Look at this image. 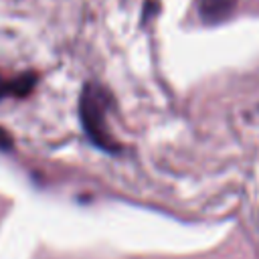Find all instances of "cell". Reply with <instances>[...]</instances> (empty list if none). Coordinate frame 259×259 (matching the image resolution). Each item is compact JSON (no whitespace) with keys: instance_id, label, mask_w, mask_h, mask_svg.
Here are the masks:
<instances>
[{"instance_id":"6da1fadb","label":"cell","mask_w":259,"mask_h":259,"mask_svg":"<svg viewBox=\"0 0 259 259\" xmlns=\"http://www.w3.org/2000/svg\"><path fill=\"white\" fill-rule=\"evenodd\" d=\"M111 107L109 93L95 83H87L79 97V117L87 138L105 152H117L119 146L107 127V111Z\"/></svg>"},{"instance_id":"7a4b0ae2","label":"cell","mask_w":259,"mask_h":259,"mask_svg":"<svg viewBox=\"0 0 259 259\" xmlns=\"http://www.w3.org/2000/svg\"><path fill=\"white\" fill-rule=\"evenodd\" d=\"M237 0H198V14L206 24H221L235 12Z\"/></svg>"},{"instance_id":"3957f363","label":"cell","mask_w":259,"mask_h":259,"mask_svg":"<svg viewBox=\"0 0 259 259\" xmlns=\"http://www.w3.org/2000/svg\"><path fill=\"white\" fill-rule=\"evenodd\" d=\"M36 85L34 73H22L16 77H2L0 75V99L4 97H24Z\"/></svg>"},{"instance_id":"277c9868","label":"cell","mask_w":259,"mask_h":259,"mask_svg":"<svg viewBox=\"0 0 259 259\" xmlns=\"http://www.w3.org/2000/svg\"><path fill=\"white\" fill-rule=\"evenodd\" d=\"M8 150H12V138L4 127H0V152H8Z\"/></svg>"}]
</instances>
